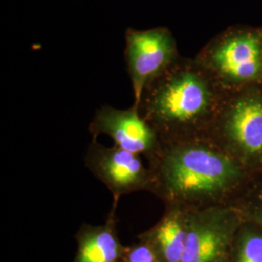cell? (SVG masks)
<instances>
[{
  "label": "cell",
  "instance_id": "cell-9",
  "mask_svg": "<svg viewBox=\"0 0 262 262\" xmlns=\"http://www.w3.org/2000/svg\"><path fill=\"white\" fill-rule=\"evenodd\" d=\"M190 209L167 205L156 225L141 232L137 239L149 244L161 262H182L187 245Z\"/></svg>",
  "mask_w": 262,
  "mask_h": 262
},
{
  "label": "cell",
  "instance_id": "cell-1",
  "mask_svg": "<svg viewBox=\"0 0 262 262\" xmlns=\"http://www.w3.org/2000/svg\"><path fill=\"white\" fill-rule=\"evenodd\" d=\"M215 81L197 60L180 57L147 85L136 108L157 131L161 143L195 138L194 132L216 110Z\"/></svg>",
  "mask_w": 262,
  "mask_h": 262
},
{
  "label": "cell",
  "instance_id": "cell-3",
  "mask_svg": "<svg viewBox=\"0 0 262 262\" xmlns=\"http://www.w3.org/2000/svg\"><path fill=\"white\" fill-rule=\"evenodd\" d=\"M124 56L133 91L134 107H137L147 85L180 58L175 39L168 28L163 27L127 28Z\"/></svg>",
  "mask_w": 262,
  "mask_h": 262
},
{
  "label": "cell",
  "instance_id": "cell-11",
  "mask_svg": "<svg viewBox=\"0 0 262 262\" xmlns=\"http://www.w3.org/2000/svg\"><path fill=\"white\" fill-rule=\"evenodd\" d=\"M229 262H262V234L253 230L235 237Z\"/></svg>",
  "mask_w": 262,
  "mask_h": 262
},
{
  "label": "cell",
  "instance_id": "cell-6",
  "mask_svg": "<svg viewBox=\"0 0 262 262\" xmlns=\"http://www.w3.org/2000/svg\"><path fill=\"white\" fill-rule=\"evenodd\" d=\"M234 219L222 207L190 209L182 262H229L236 237Z\"/></svg>",
  "mask_w": 262,
  "mask_h": 262
},
{
  "label": "cell",
  "instance_id": "cell-4",
  "mask_svg": "<svg viewBox=\"0 0 262 262\" xmlns=\"http://www.w3.org/2000/svg\"><path fill=\"white\" fill-rule=\"evenodd\" d=\"M84 161L89 171L112 193L113 206L117 207L119 200L124 195L139 191L151 193V171L138 155L116 146L107 147L97 139H92Z\"/></svg>",
  "mask_w": 262,
  "mask_h": 262
},
{
  "label": "cell",
  "instance_id": "cell-7",
  "mask_svg": "<svg viewBox=\"0 0 262 262\" xmlns=\"http://www.w3.org/2000/svg\"><path fill=\"white\" fill-rule=\"evenodd\" d=\"M89 131L93 139L107 135L112 139L114 146L144 157L148 162L161 147L159 134L134 106L127 109L100 106L90 122Z\"/></svg>",
  "mask_w": 262,
  "mask_h": 262
},
{
  "label": "cell",
  "instance_id": "cell-8",
  "mask_svg": "<svg viewBox=\"0 0 262 262\" xmlns=\"http://www.w3.org/2000/svg\"><path fill=\"white\" fill-rule=\"evenodd\" d=\"M113 206L106 222L101 225L84 223L75 233L77 251L71 262H122L126 245L119 236Z\"/></svg>",
  "mask_w": 262,
  "mask_h": 262
},
{
  "label": "cell",
  "instance_id": "cell-10",
  "mask_svg": "<svg viewBox=\"0 0 262 262\" xmlns=\"http://www.w3.org/2000/svg\"><path fill=\"white\" fill-rule=\"evenodd\" d=\"M228 137L249 154L262 152V100L249 97L236 102L226 113Z\"/></svg>",
  "mask_w": 262,
  "mask_h": 262
},
{
  "label": "cell",
  "instance_id": "cell-12",
  "mask_svg": "<svg viewBox=\"0 0 262 262\" xmlns=\"http://www.w3.org/2000/svg\"><path fill=\"white\" fill-rule=\"evenodd\" d=\"M122 262H161L150 245L140 239L126 246Z\"/></svg>",
  "mask_w": 262,
  "mask_h": 262
},
{
  "label": "cell",
  "instance_id": "cell-2",
  "mask_svg": "<svg viewBox=\"0 0 262 262\" xmlns=\"http://www.w3.org/2000/svg\"><path fill=\"white\" fill-rule=\"evenodd\" d=\"M154 187L151 194L166 205L200 209L234 185L238 169L234 161L200 137L161 143L148 162Z\"/></svg>",
  "mask_w": 262,
  "mask_h": 262
},
{
  "label": "cell",
  "instance_id": "cell-13",
  "mask_svg": "<svg viewBox=\"0 0 262 262\" xmlns=\"http://www.w3.org/2000/svg\"><path fill=\"white\" fill-rule=\"evenodd\" d=\"M260 222H261V224H262V214H261V215H260Z\"/></svg>",
  "mask_w": 262,
  "mask_h": 262
},
{
  "label": "cell",
  "instance_id": "cell-5",
  "mask_svg": "<svg viewBox=\"0 0 262 262\" xmlns=\"http://www.w3.org/2000/svg\"><path fill=\"white\" fill-rule=\"evenodd\" d=\"M215 80L249 82L262 72V39L254 32H230L215 38L197 57Z\"/></svg>",
  "mask_w": 262,
  "mask_h": 262
}]
</instances>
